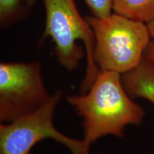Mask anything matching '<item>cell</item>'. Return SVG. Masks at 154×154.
<instances>
[{"label": "cell", "mask_w": 154, "mask_h": 154, "mask_svg": "<svg viewBox=\"0 0 154 154\" xmlns=\"http://www.w3.org/2000/svg\"><path fill=\"white\" fill-rule=\"evenodd\" d=\"M67 101L82 117L84 141L88 146L108 135L124 137L128 125H140L146 113L127 93L122 75L99 71L86 93L70 95Z\"/></svg>", "instance_id": "cell-1"}, {"label": "cell", "mask_w": 154, "mask_h": 154, "mask_svg": "<svg viewBox=\"0 0 154 154\" xmlns=\"http://www.w3.org/2000/svg\"><path fill=\"white\" fill-rule=\"evenodd\" d=\"M116 14L148 24L154 18V0H113Z\"/></svg>", "instance_id": "cell-7"}, {"label": "cell", "mask_w": 154, "mask_h": 154, "mask_svg": "<svg viewBox=\"0 0 154 154\" xmlns=\"http://www.w3.org/2000/svg\"><path fill=\"white\" fill-rule=\"evenodd\" d=\"M122 82L132 99H146L154 105V63L143 59L137 66L122 74Z\"/></svg>", "instance_id": "cell-6"}, {"label": "cell", "mask_w": 154, "mask_h": 154, "mask_svg": "<svg viewBox=\"0 0 154 154\" xmlns=\"http://www.w3.org/2000/svg\"><path fill=\"white\" fill-rule=\"evenodd\" d=\"M86 19L94 32V59L99 71L122 75L143 60L152 38L147 24L116 13Z\"/></svg>", "instance_id": "cell-3"}, {"label": "cell", "mask_w": 154, "mask_h": 154, "mask_svg": "<svg viewBox=\"0 0 154 154\" xmlns=\"http://www.w3.org/2000/svg\"><path fill=\"white\" fill-rule=\"evenodd\" d=\"M62 93L57 90L38 111L12 122L0 124V154H30L36 144L52 139L69 149L72 154H91L84 140L62 134L53 122L54 113Z\"/></svg>", "instance_id": "cell-4"}, {"label": "cell", "mask_w": 154, "mask_h": 154, "mask_svg": "<svg viewBox=\"0 0 154 154\" xmlns=\"http://www.w3.org/2000/svg\"><path fill=\"white\" fill-rule=\"evenodd\" d=\"M51 95L44 85L38 61L0 63L1 123L32 114L44 106Z\"/></svg>", "instance_id": "cell-5"}, {"label": "cell", "mask_w": 154, "mask_h": 154, "mask_svg": "<svg viewBox=\"0 0 154 154\" xmlns=\"http://www.w3.org/2000/svg\"><path fill=\"white\" fill-rule=\"evenodd\" d=\"M23 0H0V24L7 27L24 15Z\"/></svg>", "instance_id": "cell-8"}, {"label": "cell", "mask_w": 154, "mask_h": 154, "mask_svg": "<svg viewBox=\"0 0 154 154\" xmlns=\"http://www.w3.org/2000/svg\"><path fill=\"white\" fill-rule=\"evenodd\" d=\"M94 17H106L111 14L113 0H85Z\"/></svg>", "instance_id": "cell-9"}, {"label": "cell", "mask_w": 154, "mask_h": 154, "mask_svg": "<svg viewBox=\"0 0 154 154\" xmlns=\"http://www.w3.org/2000/svg\"><path fill=\"white\" fill-rule=\"evenodd\" d=\"M36 0H23V2L26 4L27 7H32L35 2Z\"/></svg>", "instance_id": "cell-12"}, {"label": "cell", "mask_w": 154, "mask_h": 154, "mask_svg": "<svg viewBox=\"0 0 154 154\" xmlns=\"http://www.w3.org/2000/svg\"><path fill=\"white\" fill-rule=\"evenodd\" d=\"M143 59L149 62L154 63V39L151 40L148 47L146 48Z\"/></svg>", "instance_id": "cell-10"}, {"label": "cell", "mask_w": 154, "mask_h": 154, "mask_svg": "<svg viewBox=\"0 0 154 154\" xmlns=\"http://www.w3.org/2000/svg\"><path fill=\"white\" fill-rule=\"evenodd\" d=\"M46 11L43 38L49 37L54 44L55 55L61 66L74 71L85 52L86 72L81 86L82 94L91 87L99 69L94 59V35L86 20L81 16L74 0H42Z\"/></svg>", "instance_id": "cell-2"}, {"label": "cell", "mask_w": 154, "mask_h": 154, "mask_svg": "<svg viewBox=\"0 0 154 154\" xmlns=\"http://www.w3.org/2000/svg\"><path fill=\"white\" fill-rule=\"evenodd\" d=\"M146 24H147L148 28H149L151 38H153V39H154V18Z\"/></svg>", "instance_id": "cell-11"}]
</instances>
